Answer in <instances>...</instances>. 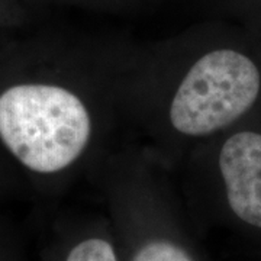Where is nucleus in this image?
<instances>
[{"mask_svg": "<svg viewBox=\"0 0 261 261\" xmlns=\"http://www.w3.org/2000/svg\"><path fill=\"white\" fill-rule=\"evenodd\" d=\"M137 45L63 29L0 49V149L39 193L89 180L118 147Z\"/></svg>", "mask_w": 261, "mask_h": 261, "instance_id": "1", "label": "nucleus"}, {"mask_svg": "<svg viewBox=\"0 0 261 261\" xmlns=\"http://www.w3.org/2000/svg\"><path fill=\"white\" fill-rule=\"evenodd\" d=\"M261 109V23L205 22L138 44L126 125L173 173L192 149Z\"/></svg>", "mask_w": 261, "mask_h": 261, "instance_id": "2", "label": "nucleus"}, {"mask_svg": "<svg viewBox=\"0 0 261 261\" xmlns=\"http://www.w3.org/2000/svg\"><path fill=\"white\" fill-rule=\"evenodd\" d=\"M89 181L102 197L119 261H211L174 173L142 144L118 145Z\"/></svg>", "mask_w": 261, "mask_h": 261, "instance_id": "3", "label": "nucleus"}, {"mask_svg": "<svg viewBox=\"0 0 261 261\" xmlns=\"http://www.w3.org/2000/svg\"><path fill=\"white\" fill-rule=\"evenodd\" d=\"M174 176L195 226L261 241V109L195 147Z\"/></svg>", "mask_w": 261, "mask_h": 261, "instance_id": "4", "label": "nucleus"}, {"mask_svg": "<svg viewBox=\"0 0 261 261\" xmlns=\"http://www.w3.org/2000/svg\"><path fill=\"white\" fill-rule=\"evenodd\" d=\"M41 261H119L108 216L82 214L60 219Z\"/></svg>", "mask_w": 261, "mask_h": 261, "instance_id": "5", "label": "nucleus"}, {"mask_svg": "<svg viewBox=\"0 0 261 261\" xmlns=\"http://www.w3.org/2000/svg\"><path fill=\"white\" fill-rule=\"evenodd\" d=\"M61 3L63 6H74L84 9L109 10V12H123L142 8L154 0H51Z\"/></svg>", "mask_w": 261, "mask_h": 261, "instance_id": "6", "label": "nucleus"}, {"mask_svg": "<svg viewBox=\"0 0 261 261\" xmlns=\"http://www.w3.org/2000/svg\"><path fill=\"white\" fill-rule=\"evenodd\" d=\"M228 13L243 19L244 23H261V0H214Z\"/></svg>", "mask_w": 261, "mask_h": 261, "instance_id": "7", "label": "nucleus"}, {"mask_svg": "<svg viewBox=\"0 0 261 261\" xmlns=\"http://www.w3.org/2000/svg\"><path fill=\"white\" fill-rule=\"evenodd\" d=\"M0 261H22L20 248L13 231L0 218Z\"/></svg>", "mask_w": 261, "mask_h": 261, "instance_id": "8", "label": "nucleus"}, {"mask_svg": "<svg viewBox=\"0 0 261 261\" xmlns=\"http://www.w3.org/2000/svg\"><path fill=\"white\" fill-rule=\"evenodd\" d=\"M20 174L18 170L5 155V152L0 149V193H5L9 189L16 186Z\"/></svg>", "mask_w": 261, "mask_h": 261, "instance_id": "9", "label": "nucleus"}]
</instances>
